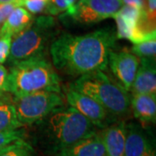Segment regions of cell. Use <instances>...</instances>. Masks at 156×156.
Listing matches in <instances>:
<instances>
[{
    "instance_id": "obj_1",
    "label": "cell",
    "mask_w": 156,
    "mask_h": 156,
    "mask_svg": "<svg viewBox=\"0 0 156 156\" xmlns=\"http://www.w3.org/2000/svg\"><path fill=\"white\" fill-rule=\"evenodd\" d=\"M116 35L110 29L76 36L63 34L50 44L53 65L73 76H83L108 67V56L115 44Z\"/></svg>"
},
{
    "instance_id": "obj_2",
    "label": "cell",
    "mask_w": 156,
    "mask_h": 156,
    "mask_svg": "<svg viewBox=\"0 0 156 156\" xmlns=\"http://www.w3.org/2000/svg\"><path fill=\"white\" fill-rule=\"evenodd\" d=\"M38 91L61 93V81L44 56H37L12 64L7 75L6 92L14 96Z\"/></svg>"
},
{
    "instance_id": "obj_3",
    "label": "cell",
    "mask_w": 156,
    "mask_h": 156,
    "mask_svg": "<svg viewBox=\"0 0 156 156\" xmlns=\"http://www.w3.org/2000/svg\"><path fill=\"white\" fill-rule=\"evenodd\" d=\"M43 138L57 155L95 131V126L73 108H61L41 122Z\"/></svg>"
},
{
    "instance_id": "obj_4",
    "label": "cell",
    "mask_w": 156,
    "mask_h": 156,
    "mask_svg": "<svg viewBox=\"0 0 156 156\" xmlns=\"http://www.w3.org/2000/svg\"><path fill=\"white\" fill-rule=\"evenodd\" d=\"M69 87L94 99L108 114L122 115L129 109L128 91L120 83L114 82L102 70L81 76Z\"/></svg>"
},
{
    "instance_id": "obj_5",
    "label": "cell",
    "mask_w": 156,
    "mask_h": 156,
    "mask_svg": "<svg viewBox=\"0 0 156 156\" xmlns=\"http://www.w3.org/2000/svg\"><path fill=\"white\" fill-rule=\"evenodd\" d=\"M55 23L50 17H39L26 29L12 37L8 57L11 65L30 57L43 56L53 35Z\"/></svg>"
},
{
    "instance_id": "obj_6",
    "label": "cell",
    "mask_w": 156,
    "mask_h": 156,
    "mask_svg": "<svg viewBox=\"0 0 156 156\" xmlns=\"http://www.w3.org/2000/svg\"><path fill=\"white\" fill-rule=\"evenodd\" d=\"M13 105L18 121L24 126L39 122L54 111L63 108V99L61 93L38 91L15 96Z\"/></svg>"
},
{
    "instance_id": "obj_7",
    "label": "cell",
    "mask_w": 156,
    "mask_h": 156,
    "mask_svg": "<svg viewBox=\"0 0 156 156\" xmlns=\"http://www.w3.org/2000/svg\"><path fill=\"white\" fill-rule=\"evenodd\" d=\"M122 5V0H78L67 13L78 23H94L113 17Z\"/></svg>"
},
{
    "instance_id": "obj_8",
    "label": "cell",
    "mask_w": 156,
    "mask_h": 156,
    "mask_svg": "<svg viewBox=\"0 0 156 156\" xmlns=\"http://www.w3.org/2000/svg\"><path fill=\"white\" fill-rule=\"evenodd\" d=\"M114 76L127 91L131 89L140 64V57L132 51L123 50L119 52L112 50L108 56V63Z\"/></svg>"
},
{
    "instance_id": "obj_9",
    "label": "cell",
    "mask_w": 156,
    "mask_h": 156,
    "mask_svg": "<svg viewBox=\"0 0 156 156\" xmlns=\"http://www.w3.org/2000/svg\"><path fill=\"white\" fill-rule=\"evenodd\" d=\"M65 98L69 106L86 117L95 127L105 126L108 113L94 99L70 87L66 89Z\"/></svg>"
},
{
    "instance_id": "obj_10",
    "label": "cell",
    "mask_w": 156,
    "mask_h": 156,
    "mask_svg": "<svg viewBox=\"0 0 156 156\" xmlns=\"http://www.w3.org/2000/svg\"><path fill=\"white\" fill-rule=\"evenodd\" d=\"M133 95H156V67L154 57L140 58V64L130 89Z\"/></svg>"
},
{
    "instance_id": "obj_11",
    "label": "cell",
    "mask_w": 156,
    "mask_h": 156,
    "mask_svg": "<svg viewBox=\"0 0 156 156\" xmlns=\"http://www.w3.org/2000/svg\"><path fill=\"white\" fill-rule=\"evenodd\" d=\"M124 156H155L150 140L136 124L126 126Z\"/></svg>"
},
{
    "instance_id": "obj_12",
    "label": "cell",
    "mask_w": 156,
    "mask_h": 156,
    "mask_svg": "<svg viewBox=\"0 0 156 156\" xmlns=\"http://www.w3.org/2000/svg\"><path fill=\"white\" fill-rule=\"evenodd\" d=\"M57 156H106L102 134L95 131Z\"/></svg>"
},
{
    "instance_id": "obj_13",
    "label": "cell",
    "mask_w": 156,
    "mask_h": 156,
    "mask_svg": "<svg viewBox=\"0 0 156 156\" xmlns=\"http://www.w3.org/2000/svg\"><path fill=\"white\" fill-rule=\"evenodd\" d=\"M134 117L142 124L155 123L156 95L136 94L130 99Z\"/></svg>"
},
{
    "instance_id": "obj_14",
    "label": "cell",
    "mask_w": 156,
    "mask_h": 156,
    "mask_svg": "<svg viewBox=\"0 0 156 156\" xmlns=\"http://www.w3.org/2000/svg\"><path fill=\"white\" fill-rule=\"evenodd\" d=\"M126 124L119 122L109 126L102 133L106 156H124Z\"/></svg>"
},
{
    "instance_id": "obj_15",
    "label": "cell",
    "mask_w": 156,
    "mask_h": 156,
    "mask_svg": "<svg viewBox=\"0 0 156 156\" xmlns=\"http://www.w3.org/2000/svg\"><path fill=\"white\" fill-rule=\"evenodd\" d=\"M32 15L21 6L16 7L10 13L0 28V37L9 35L12 37L26 29L33 21Z\"/></svg>"
},
{
    "instance_id": "obj_16",
    "label": "cell",
    "mask_w": 156,
    "mask_h": 156,
    "mask_svg": "<svg viewBox=\"0 0 156 156\" xmlns=\"http://www.w3.org/2000/svg\"><path fill=\"white\" fill-rule=\"evenodd\" d=\"M23 127L18 121L13 103L4 100L0 101V132L16 130Z\"/></svg>"
},
{
    "instance_id": "obj_17",
    "label": "cell",
    "mask_w": 156,
    "mask_h": 156,
    "mask_svg": "<svg viewBox=\"0 0 156 156\" xmlns=\"http://www.w3.org/2000/svg\"><path fill=\"white\" fill-rule=\"evenodd\" d=\"M34 150L25 139L16 140L0 150V156H33Z\"/></svg>"
},
{
    "instance_id": "obj_18",
    "label": "cell",
    "mask_w": 156,
    "mask_h": 156,
    "mask_svg": "<svg viewBox=\"0 0 156 156\" xmlns=\"http://www.w3.org/2000/svg\"><path fill=\"white\" fill-rule=\"evenodd\" d=\"M134 55L142 57H154L156 53V39L155 37L147 38L135 44L131 50Z\"/></svg>"
},
{
    "instance_id": "obj_19",
    "label": "cell",
    "mask_w": 156,
    "mask_h": 156,
    "mask_svg": "<svg viewBox=\"0 0 156 156\" xmlns=\"http://www.w3.org/2000/svg\"><path fill=\"white\" fill-rule=\"evenodd\" d=\"M78 0H49L45 11L50 15H57L67 11L76 5Z\"/></svg>"
},
{
    "instance_id": "obj_20",
    "label": "cell",
    "mask_w": 156,
    "mask_h": 156,
    "mask_svg": "<svg viewBox=\"0 0 156 156\" xmlns=\"http://www.w3.org/2000/svg\"><path fill=\"white\" fill-rule=\"evenodd\" d=\"M21 139H24V132L21 130V128L0 132V150Z\"/></svg>"
},
{
    "instance_id": "obj_21",
    "label": "cell",
    "mask_w": 156,
    "mask_h": 156,
    "mask_svg": "<svg viewBox=\"0 0 156 156\" xmlns=\"http://www.w3.org/2000/svg\"><path fill=\"white\" fill-rule=\"evenodd\" d=\"M12 37L6 35L0 37V64H3L8 59L11 51Z\"/></svg>"
},
{
    "instance_id": "obj_22",
    "label": "cell",
    "mask_w": 156,
    "mask_h": 156,
    "mask_svg": "<svg viewBox=\"0 0 156 156\" xmlns=\"http://www.w3.org/2000/svg\"><path fill=\"white\" fill-rule=\"evenodd\" d=\"M47 4L46 0H27L23 1V6H25L30 13L37 14L44 11Z\"/></svg>"
},
{
    "instance_id": "obj_23",
    "label": "cell",
    "mask_w": 156,
    "mask_h": 156,
    "mask_svg": "<svg viewBox=\"0 0 156 156\" xmlns=\"http://www.w3.org/2000/svg\"><path fill=\"white\" fill-rule=\"evenodd\" d=\"M20 6L17 3H9V4H0V27L3 25L6 18L10 15L11 11L16 7Z\"/></svg>"
},
{
    "instance_id": "obj_24",
    "label": "cell",
    "mask_w": 156,
    "mask_h": 156,
    "mask_svg": "<svg viewBox=\"0 0 156 156\" xmlns=\"http://www.w3.org/2000/svg\"><path fill=\"white\" fill-rule=\"evenodd\" d=\"M8 71L2 64H0V95L6 92V81Z\"/></svg>"
},
{
    "instance_id": "obj_25",
    "label": "cell",
    "mask_w": 156,
    "mask_h": 156,
    "mask_svg": "<svg viewBox=\"0 0 156 156\" xmlns=\"http://www.w3.org/2000/svg\"><path fill=\"white\" fill-rule=\"evenodd\" d=\"M122 4L125 5H129L135 7L140 10H144L146 7L145 0H122Z\"/></svg>"
},
{
    "instance_id": "obj_26",
    "label": "cell",
    "mask_w": 156,
    "mask_h": 156,
    "mask_svg": "<svg viewBox=\"0 0 156 156\" xmlns=\"http://www.w3.org/2000/svg\"><path fill=\"white\" fill-rule=\"evenodd\" d=\"M9 3H17L21 7L23 6V0H0V4H9Z\"/></svg>"
},
{
    "instance_id": "obj_27",
    "label": "cell",
    "mask_w": 156,
    "mask_h": 156,
    "mask_svg": "<svg viewBox=\"0 0 156 156\" xmlns=\"http://www.w3.org/2000/svg\"><path fill=\"white\" fill-rule=\"evenodd\" d=\"M23 1H27V0H23ZM46 1H49V0H46Z\"/></svg>"
}]
</instances>
